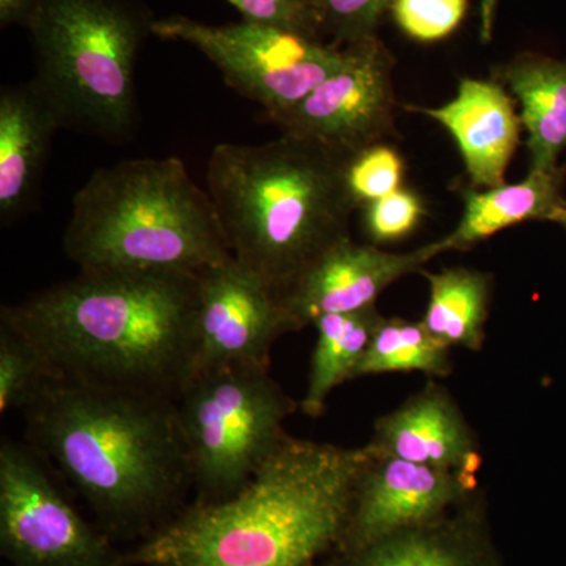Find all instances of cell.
Returning a JSON list of instances; mask_svg holds the SVG:
<instances>
[{"instance_id":"6da1fadb","label":"cell","mask_w":566,"mask_h":566,"mask_svg":"<svg viewBox=\"0 0 566 566\" xmlns=\"http://www.w3.org/2000/svg\"><path fill=\"white\" fill-rule=\"evenodd\" d=\"M197 293L199 275L81 271L0 318L59 378L175 401L192 378Z\"/></svg>"},{"instance_id":"cb8c5ba5","label":"cell","mask_w":566,"mask_h":566,"mask_svg":"<svg viewBox=\"0 0 566 566\" xmlns=\"http://www.w3.org/2000/svg\"><path fill=\"white\" fill-rule=\"evenodd\" d=\"M403 158L386 142L346 159V185L357 210L403 188Z\"/></svg>"},{"instance_id":"ba28073f","label":"cell","mask_w":566,"mask_h":566,"mask_svg":"<svg viewBox=\"0 0 566 566\" xmlns=\"http://www.w3.org/2000/svg\"><path fill=\"white\" fill-rule=\"evenodd\" d=\"M151 35L182 41L202 52L223 81L260 104L268 117L303 102L344 59V46L244 20L211 25L169 17L153 21Z\"/></svg>"},{"instance_id":"4fadbf2b","label":"cell","mask_w":566,"mask_h":566,"mask_svg":"<svg viewBox=\"0 0 566 566\" xmlns=\"http://www.w3.org/2000/svg\"><path fill=\"white\" fill-rule=\"evenodd\" d=\"M444 253L441 240L415 251L389 252L376 244L354 243L346 238L308 268L283 296L296 331L312 326L324 315L352 314L375 307L376 301L395 282L422 274L424 266Z\"/></svg>"},{"instance_id":"484cf974","label":"cell","mask_w":566,"mask_h":566,"mask_svg":"<svg viewBox=\"0 0 566 566\" xmlns=\"http://www.w3.org/2000/svg\"><path fill=\"white\" fill-rule=\"evenodd\" d=\"M392 17L409 39L433 43L452 35L468 11V0H394Z\"/></svg>"},{"instance_id":"9a60e30c","label":"cell","mask_w":566,"mask_h":566,"mask_svg":"<svg viewBox=\"0 0 566 566\" xmlns=\"http://www.w3.org/2000/svg\"><path fill=\"white\" fill-rule=\"evenodd\" d=\"M371 455L434 465L479 479L483 458L474 428L457 398L436 379L379 417L367 442Z\"/></svg>"},{"instance_id":"52a82bcc","label":"cell","mask_w":566,"mask_h":566,"mask_svg":"<svg viewBox=\"0 0 566 566\" xmlns=\"http://www.w3.org/2000/svg\"><path fill=\"white\" fill-rule=\"evenodd\" d=\"M175 408L196 502L211 504L240 493L281 449L300 403L270 368L232 364L193 376Z\"/></svg>"},{"instance_id":"f1b7e54d","label":"cell","mask_w":566,"mask_h":566,"mask_svg":"<svg viewBox=\"0 0 566 566\" xmlns=\"http://www.w3.org/2000/svg\"><path fill=\"white\" fill-rule=\"evenodd\" d=\"M39 3L40 0H0V25H21L28 29Z\"/></svg>"},{"instance_id":"4dcf8cb0","label":"cell","mask_w":566,"mask_h":566,"mask_svg":"<svg viewBox=\"0 0 566 566\" xmlns=\"http://www.w3.org/2000/svg\"><path fill=\"white\" fill-rule=\"evenodd\" d=\"M554 223H557V226H560L562 229L566 230V202L564 203V207L558 210L556 218L553 219Z\"/></svg>"},{"instance_id":"ffe728a7","label":"cell","mask_w":566,"mask_h":566,"mask_svg":"<svg viewBox=\"0 0 566 566\" xmlns=\"http://www.w3.org/2000/svg\"><path fill=\"white\" fill-rule=\"evenodd\" d=\"M427 279L428 304L422 323L449 348L480 353L485 346L493 275L472 268L422 271Z\"/></svg>"},{"instance_id":"603a6c76","label":"cell","mask_w":566,"mask_h":566,"mask_svg":"<svg viewBox=\"0 0 566 566\" xmlns=\"http://www.w3.org/2000/svg\"><path fill=\"white\" fill-rule=\"evenodd\" d=\"M54 376L50 364L31 340L0 326V412L25 408Z\"/></svg>"},{"instance_id":"d4e9b609","label":"cell","mask_w":566,"mask_h":566,"mask_svg":"<svg viewBox=\"0 0 566 566\" xmlns=\"http://www.w3.org/2000/svg\"><path fill=\"white\" fill-rule=\"evenodd\" d=\"M394 0H314L322 36H333L335 46H345L376 35L379 21Z\"/></svg>"},{"instance_id":"7c38bea8","label":"cell","mask_w":566,"mask_h":566,"mask_svg":"<svg viewBox=\"0 0 566 566\" xmlns=\"http://www.w3.org/2000/svg\"><path fill=\"white\" fill-rule=\"evenodd\" d=\"M480 488L479 479L461 472L371 455L357 482L344 535L335 551L359 549L406 528L431 523Z\"/></svg>"},{"instance_id":"2e32d148","label":"cell","mask_w":566,"mask_h":566,"mask_svg":"<svg viewBox=\"0 0 566 566\" xmlns=\"http://www.w3.org/2000/svg\"><path fill=\"white\" fill-rule=\"evenodd\" d=\"M405 109L438 122L455 140L472 188L504 185L506 169L521 142L515 99L501 82L463 77L455 98L439 107Z\"/></svg>"},{"instance_id":"9c48e42d","label":"cell","mask_w":566,"mask_h":566,"mask_svg":"<svg viewBox=\"0 0 566 566\" xmlns=\"http://www.w3.org/2000/svg\"><path fill=\"white\" fill-rule=\"evenodd\" d=\"M31 444L0 447V551L13 566H125L44 469Z\"/></svg>"},{"instance_id":"7402d4cb","label":"cell","mask_w":566,"mask_h":566,"mask_svg":"<svg viewBox=\"0 0 566 566\" xmlns=\"http://www.w3.org/2000/svg\"><path fill=\"white\" fill-rule=\"evenodd\" d=\"M419 371L428 379L449 378L453 374L452 348L441 344L420 322L382 318L354 379L382 374Z\"/></svg>"},{"instance_id":"8fae6325","label":"cell","mask_w":566,"mask_h":566,"mask_svg":"<svg viewBox=\"0 0 566 566\" xmlns=\"http://www.w3.org/2000/svg\"><path fill=\"white\" fill-rule=\"evenodd\" d=\"M290 333L281 294L233 255L199 275L192 378L232 364L270 368L275 342Z\"/></svg>"},{"instance_id":"8992f818","label":"cell","mask_w":566,"mask_h":566,"mask_svg":"<svg viewBox=\"0 0 566 566\" xmlns=\"http://www.w3.org/2000/svg\"><path fill=\"white\" fill-rule=\"evenodd\" d=\"M153 20L133 0H40L29 22L36 85L61 114L103 139L132 133L137 54Z\"/></svg>"},{"instance_id":"83f0119b","label":"cell","mask_w":566,"mask_h":566,"mask_svg":"<svg viewBox=\"0 0 566 566\" xmlns=\"http://www.w3.org/2000/svg\"><path fill=\"white\" fill-rule=\"evenodd\" d=\"M244 21L323 40L314 0H227Z\"/></svg>"},{"instance_id":"e0dca14e","label":"cell","mask_w":566,"mask_h":566,"mask_svg":"<svg viewBox=\"0 0 566 566\" xmlns=\"http://www.w3.org/2000/svg\"><path fill=\"white\" fill-rule=\"evenodd\" d=\"M63 125L35 81L0 93V216L17 218L39 188L54 133Z\"/></svg>"},{"instance_id":"5bb4252c","label":"cell","mask_w":566,"mask_h":566,"mask_svg":"<svg viewBox=\"0 0 566 566\" xmlns=\"http://www.w3.org/2000/svg\"><path fill=\"white\" fill-rule=\"evenodd\" d=\"M318 566H504L486 491L480 488L444 516L370 545L334 551Z\"/></svg>"},{"instance_id":"5b68a950","label":"cell","mask_w":566,"mask_h":566,"mask_svg":"<svg viewBox=\"0 0 566 566\" xmlns=\"http://www.w3.org/2000/svg\"><path fill=\"white\" fill-rule=\"evenodd\" d=\"M63 248L81 271L200 275L232 256L210 193L175 156L93 172L73 197Z\"/></svg>"},{"instance_id":"ac0fdd59","label":"cell","mask_w":566,"mask_h":566,"mask_svg":"<svg viewBox=\"0 0 566 566\" xmlns=\"http://www.w3.org/2000/svg\"><path fill=\"white\" fill-rule=\"evenodd\" d=\"M491 77L521 104L528 170L560 169L566 153V61L523 52L495 66Z\"/></svg>"},{"instance_id":"f546056e","label":"cell","mask_w":566,"mask_h":566,"mask_svg":"<svg viewBox=\"0 0 566 566\" xmlns=\"http://www.w3.org/2000/svg\"><path fill=\"white\" fill-rule=\"evenodd\" d=\"M480 6V40L490 43L493 40L495 13H497L499 0H479Z\"/></svg>"},{"instance_id":"d6986e66","label":"cell","mask_w":566,"mask_h":566,"mask_svg":"<svg viewBox=\"0 0 566 566\" xmlns=\"http://www.w3.org/2000/svg\"><path fill=\"white\" fill-rule=\"evenodd\" d=\"M566 166L539 172L528 170L523 181L494 188L460 189L463 212L455 229L441 238L442 251L465 252L495 233L531 221L553 222L564 207Z\"/></svg>"},{"instance_id":"7a4b0ae2","label":"cell","mask_w":566,"mask_h":566,"mask_svg":"<svg viewBox=\"0 0 566 566\" xmlns=\"http://www.w3.org/2000/svg\"><path fill=\"white\" fill-rule=\"evenodd\" d=\"M371 453L289 436L255 476L221 502L180 510L125 566H318L337 549Z\"/></svg>"},{"instance_id":"30bf717a","label":"cell","mask_w":566,"mask_h":566,"mask_svg":"<svg viewBox=\"0 0 566 566\" xmlns=\"http://www.w3.org/2000/svg\"><path fill=\"white\" fill-rule=\"evenodd\" d=\"M395 57L376 35L345 44L344 59L292 109L270 117L282 134L349 156L395 133Z\"/></svg>"},{"instance_id":"44dd1931","label":"cell","mask_w":566,"mask_h":566,"mask_svg":"<svg viewBox=\"0 0 566 566\" xmlns=\"http://www.w3.org/2000/svg\"><path fill=\"white\" fill-rule=\"evenodd\" d=\"M382 318L385 315L375 305L352 314L324 315L312 324L316 331V344L307 387L300 401L305 416L314 419L322 416L333 390L354 379V371Z\"/></svg>"},{"instance_id":"4316f807","label":"cell","mask_w":566,"mask_h":566,"mask_svg":"<svg viewBox=\"0 0 566 566\" xmlns=\"http://www.w3.org/2000/svg\"><path fill=\"white\" fill-rule=\"evenodd\" d=\"M363 210L365 233L376 245L403 240L415 232L424 214L419 193L405 188L365 205Z\"/></svg>"},{"instance_id":"277c9868","label":"cell","mask_w":566,"mask_h":566,"mask_svg":"<svg viewBox=\"0 0 566 566\" xmlns=\"http://www.w3.org/2000/svg\"><path fill=\"white\" fill-rule=\"evenodd\" d=\"M346 159L290 134L212 148L205 180L230 252L282 297L352 238Z\"/></svg>"},{"instance_id":"3957f363","label":"cell","mask_w":566,"mask_h":566,"mask_svg":"<svg viewBox=\"0 0 566 566\" xmlns=\"http://www.w3.org/2000/svg\"><path fill=\"white\" fill-rule=\"evenodd\" d=\"M24 409L28 444L55 464L109 531H156L192 486L169 398L52 376Z\"/></svg>"}]
</instances>
